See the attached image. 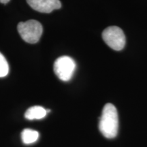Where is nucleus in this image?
Instances as JSON below:
<instances>
[{"mask_svg":"<svg viewBox=\"0 0 147 147\" xmlns=\"http://www.w3.org/2000/svg\"><path fill=\"white\" fill-rule=\"evenodd\" d=\"M99 129L106 138H114L119 130V116L117 108L113 104H106L103 108L99 122Z\"/></svg>","mask_w":147,"mask_h":147,"instance_id":"nucleus-1","label":"nucleus"},{"mask_svg":"<svg viewBox=\"0 0 147 147\" xmlns=\"http://www.w3.org/2000/svg\"><path fill=\"white\" fill-rule=\"evenodd\" d=\"M18 32L24 41L29 44H36L41 38L43 27L40 22L29 20L18 24Z\"/></svg>","mask_w":147,"mask_h":147,"instance_id":"nucleus-2","label":"nucleus"},{"mask_svg":"<svg viewBox=\"0 0 147 147\" xmlns=\"http://www.w3.org/2000/svg\"><path fill=\"white\" fill-rule=\"evenodd\" d=\"M102 38L106 45L115 51H121L125 45V36L119 27L110 26L104 29Z\"/></svg>","mask_w":147,"mask_h":147,"instance_id":"nucleus-3","label":"nucleus"},{"mask_svg":"<svg viewBox=\"0 0 147 147\" xmlns=\"http://www.w3.org/2000/svg\"><path fill=\"white\" fill-rule=\"evenodd\" d=\"M76 66V63L72 58L68 56H62L55 61L54 71L60 80L68 81L74 73Z\"/></svg>","mask_w":147,"mask_h":147,"instance_id":"nucleus-4","label":"nucleus"},{"mask_svg":"<svg viewBox=\"0 0 147 147\" xmlns=\"http://www.w3.org/2000/svg\"><path fill=\"white\" fill-rule=\"evenodd\" d=\"M27 2L32 9L42 13H51L61 8L59 0H27Z\"/></svg>","mask_w":147,"mask_h":147,"instance_id":"nucleus-5","label":"nucleus"},{"mask_svg":"<svg viewBox=\"0 0 147 147\" xmlns=\"http://www.w3.org/2000/svg\"><path fill=\"white\" fill-rule=\"evenodd\" d=\"M47 114V110L40 106H35L29 108L25 112V117L28 120L42 119L45 118Z\"/></svg>","mask_w":147,"mask_h":147,"instance_id":"nucleus-6","label":"nucleus"},{"mask_svg":"<svg viewBox=\"0 0 147 147\" xmlns=\"http://www.w3.org/2000/svg\"><path fill=\"white\" fill-rule=\"evenodd\" d=\"M22 141L25 144H31L36 142L39 138V133L36 130L25 129L21 133Z\"/></svg>","mask_w":147,"mask_h":147,"instance_id":"nucleus-7","label":"nucleus"},{"mask_svg":"<svg viewBox=\"0 0 147 147\" xmlns=\"http://www.w3.org/2000/svg\"><path fill=\"white\" fill-rule=\"evenodd\" d=\"M9 72V65L5 57L0 53V78L5 77Z\"/></svg>","mask_w":147,"mask_h":147,"instance_id":"nucleus-8","label":"nucleus"},{"mask_svg":"<svg viewBox=\"0 0 147 147\" xmlns=\"http://www.w3.org/2000/svg\"><path fill=\"white\" fill-rule=\"evenodd\" d=\"M10 1V0H0V2L2 3H4V4H5V3H8Z\"/></svg>","mask_w":147,"mask_h":147,"instance_id":"nucleus-9","label":"nucleus"}]
</instances>
